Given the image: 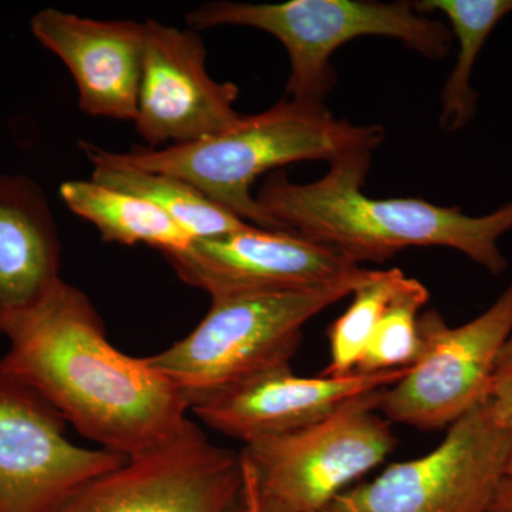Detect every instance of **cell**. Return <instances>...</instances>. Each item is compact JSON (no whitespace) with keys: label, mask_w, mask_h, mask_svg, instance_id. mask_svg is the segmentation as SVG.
Instances as JSON below:
<instances>
[{"label":"cell","mask_w":512,"mask_h":512,"mask_svg":"<svg viewBox=\"0 0 512 512\" xmlns=\"http://www.w3.org/2000/svg\"><path fill=\"white\" fill-rule=\"evenodd\" d=\"M0 365L100 448L133 457L187 426L183 393L114 348L89 296L62 281L6 332Z\"/></svg>","instance_id":"1"},{"label":"cell","mask_w":512,"mask_h":512,"mask_svg":"<svg viewBox=\"0 0 512 512\" xmlns=\"http://www.w3.org/2000/svg\"><path fill=\"white\" fill-rule=\"evenodd\" d=\"M370 151L332 161L328 173L299 184L284 173L266 178L255 198L278 225L349 261L383 262L407 248H450L490 274L507 269L500 238L512 229V201L490 214L471 217L458 207L421 198H372L363 192Z\"/></svg>","instance_id":"2"},{"label":"cell","mask_w":512,"mask_h":512,"mask_svg":"<svg viewBox=\"0 0 512 512\" xmlns=\"http://www.w3.org/2000/svg\"><path fill=\"white\" fill-rule=\"evenodd\" d=\"M380 126H356L336 119L323 103L285 99L271 109L244 116L222 133L194 143L160 148H133L111 153L82 143L94 163L183 178L211 201L254 227L279 231L252 195L262 174L298 161L332 163L348 154L373 151L382 144Z\"/></svg>","instance_id":"3"},{"label":"cell","mask_w":512,"mask_h":512,"mask_svg":"<svg viewBox=\"0 0 512 512\" xmlns=\"http://www.w3.org/2000/svg\"><path fill=\"white\" fill-rule=\"evenodd\" d=\"M366 275L367 269L360 268L318 288L211 299L197 328L147 357L148 362L183 393L190 407L266 370L291 365L306 323L352 295Z\"/></svg>","instance_id":"4"},{"label":"cell","mask_w":512,"mask_h":512,"mask_svg":"<svg viewBox=\"0 0 512 512\" xmlns=\"http://www.w3.org/2000/svg\"><path fill=\"white\" fill-rule=\"evenodd\" d=\"M190 29L247 26L276 37L288 52L291 74L286 99L322 103L335 87L330 59L365 36L392 37L431 60L450 52L451 30L410 2L291 0L285 3L211 2L188 13Z\"/></svg>","instance_id":"5"},{"label":"cell","mask_w":512,"mask_h":512,"mask_svg":"<svg viewBox=\"0 0 512 512\" xmlns=\"http://www.w3.org/2000/svg\"><path fill=\"white\" fill-rule=\"evenodd\" d=\"M383 390L305 429L244 444L242 497L255 512L325 511L396 447L379 410Z\"/></svg>","instance_id":"6"},{"label":"cell","mask_w":512,"mask_h":512,"mask_svg":"<svg viewBox=\"0 0 512 512\" xmlns=\"http://www.w3.org/2000/svg\"><path fill=\"white\" fill-rule=\"evenodd\" d=\"M446 430L429 453L360 481L323 512H487L505 480L512 430L487 402Z\"/></svg>","instance_id":"7"},{"label":"cell","mask_w":512,"mask_h":512,"mask_svg":"<svg viewBox=\"0 0 512 512\" xmlns=\"http://www.w3.org/2000/svg\"><path fill=\"white\" fill-rule=\"evenodd\" d=\"M419 332L417 359L383 390L379 410L390 423L448 429L487 402L498 357L512 336V284L460 326L448 325L437 311L421 313Z\"/></svg>","instance_id":"8"},{"label":"cell","mask_w":512,"mask_h":512,"mask_svg":"<svg viewBox=\"0 0 512 512\" xmlns=\"http://www.w3.org/2000/svg\"><path fill=\"white\" fill-rule=\"evenodd\" d=\"M242 487L239 454L212 444L190 420L173 439L94 478L57 512H232Z\"/></svg>","instance_id":"9"},{"label":"cell","mask_w":512,"mask_h":512,"mask_svg":"<svg viewBox=\"0 0 512 512\" xmlns=\"http://www.w3.org/2000/svg\"><path fill=\"white\" fill-rule=\"evenodd\" d=\"M67 423L0 365V512H57L127 457L77 446Z\"/></svg>","instance_id":"10"},{"label":"cell","mask_w":512,"mask_h":512,"mask_svg":"<svg viewBox=\"0 0 512 512\" xmlns=\"http://www.w3.org/2000/svg\"><path fill=\"white\" fill-rule=\"evenodd\" d=\"M143 74L134 126L150 148L194 143L234 127L237 84L217 82L207 69V50L192 29L148 19Z\"/></svg>","instance_id":"11"},{"label":"cell","mask_w":512,"mask_h":512,"mask_svg":"<svg viewBox=\"0 0 512 512\" xmlns=\"http://www.w3.org/2000/svg\"><path fill=\"white\" fill-rule=\"evenodd\" d=\"M163 256L181 281L211 299L318 288L360 269L309 239L254 225L222 237L194 239L183 251Z\"/></svg>","instance_id":"12"},{"label":"cell","mask_w":512,"mask_h":512,"mask_svg":"<svg viewBox=\"0 0 512 512\" xmlns=\"http://www.w3.org/2000/svg\"><path fill=\"white\" fill-rule=\"evenodd\" d=\"M404 370L346 376H298L291 365L275 367L192 403L190 410L211 429L248 444L305 429L346 404L380 392Z\"/></svg>","instance_id":"13"},{"label":"cell","mask_w":512,"mask_h":512,"mask_svg":"<svg viewBox=\"0 0 512 512\" xmlns=\"http://www.w3.org/2000/svg\"><path fill=\"white\" fill-rule=\"evenodd\" d=\"M30 30L72 73L80 110L104 119L136 120L144 23L82 18L46 8L30 19Z\"/></svg>","instance_id":"14"},{"label":"cell","mask_w":512,"mask_h":512,"mask_svg":"<svg viewBox=\"0 0 512 512\" xmlns=\"http://www.w3.org/2000/svg\"><path fill=\"white\" fill-rule=\"evenodd\" d=\"M62 244L43 188L29 175L0 174V335L52 291Z\"/></svg>","instance_id":"15"},{"label":"cell","mask_w":512,"mask_h":512,"mask_svg":"<svg viewBox=\"0 0 512 512\" xmlns=\"http://www.w3.org/2000/svg\"><path fill=\"white\" fill-rule=\"evenodd\" d=\"M59 194L73 214L96 227L104 242L147 245L165 255L183 251L194 241L157 205L138 195L93 180L64 181Z\"/></svg>","instance_id":"16"},{"label":"cell","mask_w":512,"mask_h":512,"mask_svg":"<svg viewBox=\"0 0 512 512\" xmlns=\"http://www.w3.org/2000/svg\"><path fill=\"white\" fill-rule=\"evenodd\" d=\"M420 12H437L450 22L457 37L456 66L441 92L440 127L446 133L460 131L474 119L478 94L471 76L478 56L495 26L512 13V0H424L414 3Z\"/></svg>","instance_id":"17"},{"label":"cell","mask_w":512,"mask_h":512,"mask_svg":"<svg viewBox=\"0 0 512 512\" xmlns=\"http://www.w3.org/2000/svg\"><path fill=\"white\" fill-rule=\"evenodd\" d=\"M92 180L153 202L192 239L222 237L251 225L174 175L94 163Z\"/></svg>","instance_id":"18"},{"label":"cell","mask_w":512,"mask_h":512,"mask_svg":"<svg viewBox=\"0 0 512 512\" xmlns=\"http://www.w3.org/2000/svg\"><path fill=\"white\" fill-rule=\"evenodd\" d=\"M404 276L397 268L367 271L352 293L349 308L330 325L329 362L322 375L346 376L359 370L380 319Z\"/></svg>","instance_id":"19"},{"label":"cell","mask_w":512,"mask_h":512,"mask_svg":"<svg viewBox=\"0 0 512 512\" xmlns=\"http://www.w3.org/2000/svg\"><path fill=\"white\" fill-rule=\"evenodd\" d=\"M429 296V289L420 281L404 276L357 372H390L413 365L420 350L419 319Z\"/></svg>","instance_id":"20"},{"label":"cell","mask_w":512,"mask_h":512,"mask_svg":"<svg viewBox=\"0 0 512 512\" xmlns=\"http://www.w3.org/2000/svg\"><path fill=\"white\" fill-rule=\"evenodd\" d=\"M487 404L494 420L505 429L512 430V336L495 365Z\"/></svg>","instance_id":"21"},{"label":"cell","mask_w":512,"mask_h":512,"mask_svg":"<svg viewBox=\"0 0 512 512\" xmlns=\"http://www.w3.org/2000/svg\"><path fill=\"white\" fill-rule=\"evenodd\" d=\"M487 512H512V480L505 478Z\"/></svg>","instance_id":"22"},{"label":"cell","mask_w":512,"mask_h":512,"mask_svg":"<svg viewBox=\"0 0 512 512\" xmlns=\"http://www.w3.org/2000/svg\"><path fill=\"white\" fill-rule=\"evenodd\" d=\"M232 512H255L254 507H252V504L249 503L248 500H245L244 497H241V503L237 505V507L234 508V511Z\"/></svg>","instance_id":"23"},{"label":"cell","mask_w":512,"mask_h":512,"mask_svg":"<svg viewBox=\"0 0 512 512\" xmlns=\"http://www.w3.org/2000/svg\"><path fill=\"white\" fill-rule=\"evenodd\" d=\"M505 478H511L512 480V441L510 453H508L507 467H505Z\"/></svg>","instance_id":"24"}]
</instances>
